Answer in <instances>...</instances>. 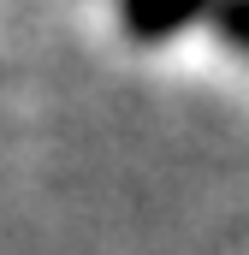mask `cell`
I'll return each instance as SVG.
<instances>
[{"mask_svg":"<svg viewBox=\"0 0 249 255\" xmlns=\"http://www.w3.org/2000/svg\"><path fill=\"white\" fill-rule=\"evenodd\" d=\"M214 0H119V18L136 42H166L178 36L190 18H202Z\"/></svg>","mask_w":249,"mask_h":255,"instance_id":"6da1fadb","label":"cell"},{"mask_svg":"<svg viewBox=\"0 0 249 255\" xmlns=\"http://www.w3.org/2000/svg\"><path fill=\"white\" fill-rule=\"evenodd\" d=\"M214 24H220V36L238 54H249V0H220L214 6Z\"/></svg>","mask_w":249,"mask_h":255,"instance_id":"7a4b0ae2","label":"cell"}]
</instances>
